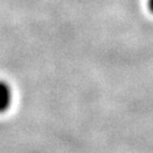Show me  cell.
I'll return each instance as SVG.
<instances>
[{
  "label": "cell",
  "instance_id": "1",
  "mask_svg": "<svg viewBox=\"0 0 153 153\" xmlns=\"http://www.w3.org/2000/svg\"><path fill=\"white\" fill-rule=\"evenodd\" d=\"M13 100L10 86L5 82L0 81V114L9 109Z\"/></svg>",
  "mask_w": 153,
  "mask_h": 153
},
{
  "label": "cell",
  "instance_id": "2",
  "mask_svg": "<svg viewBox=\"0 0 153 153\" xmlns=\"http://www.w3.org/2000/svg\"><path fill=\"white\" fill-rule=\"evenodd\" d=\"M148 7H149V9H150V11L153 14V0H149Z\"/></svg>",
  "mask_w": 153,
  "mask_h": 153
}]
</instances>
